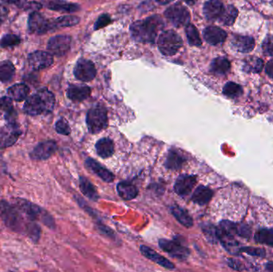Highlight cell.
Segmentation results:
<instances>
[{"mask_svg": "<svg viewBox=\"0 0 273 272\" xmlns=\"http://www.w3.org/2000/svg\"><path fill=\"white\" fill-rule=\"evenodd\" d=\"M171 211L174 217L178 220L182 225L186 227H190L193 226V219L188 214L186 211L180 208L178 206H173L171 208Z\"/></svg>", "mask_w": 273, "mask_h": 272, "instance_id": "obj_31", "label": "cell"}, {"mask_svg": "<svg viewBox=\"0 0 273 272\" xmlns=\"http://www.w3.org/2000/svg\"><path fill=\"white\" fill-rule=\"evenodd\" d=\"M159 246L164 251L169 253L171 256L178 259H185L189 256V249L181 244L179 240H168V239H160Z\"/></svg>", "mask_w": 273, "mask_h": 272, "instance_id": "obj_9", "label": "cell"}, {"mask_svg": "<svg viewBox=\"0 0 273 272\" xmlns=\"http://www.w3.org/2000/svg\"><path fill=\"white\" fill-rule=\"evenodd\" d=\"M266 73L268 76L271 77L273 79V60L268 62L266 65Z\"/></svg>", "mask_w": 273, "mask_h": 272, "instance_id": "obj_49", "label": "cell"}, {"mask_svg": "<svg viewBox=\"0 0 273 272\" xmlns=\"http://www.w3.org/2000/svg\"><path fill=\"white\" fill-rule=\"evenodd\" d=\"M263 50L265 55L273 57V36L266 38L263 43Z\"/></svg>", "mask_w": 273, "mask_h": 272, "instance_id": "obj_42", "label": "cell"}, {"mask_svg": "<svg viewBox=\"0 0 273 272\" xmlns=\"http://www.w3.org/2000/svg\"><path fill=\"white\" fill-rule=\"evenodd\" d=\"M255 239L257 243L273 246V230L265 228L259 230L255 235Z\"/></svg>", "mask_w": 273, "mask_h": 272, "instance_id": "obj_37", "label": "cell"}, {"mask_svg": "<svg viewBox=\"0 0 273 272\" xmlns=\"http://www.w3.org/2000/svg\"><path fill=\"white\" fill-rule=\"evenodd\" d=\"M97 153L102 158L111 157L114 151V142L109 138H102L96 144Z\"/></svg>", "mask_w": 273, "mask_h": 272, "instance_id": "obj_27", "label": "cell"}, {"mask_svg": "<svg viewBox=\"0 0 273 272\" xmlns=\"http://www.w3.org/2000/svg\"><path fill=\"white\" fill-rule=\"evenodd\" d=\"M163 21L158 16H153L145 20L135 22L130 27L131 36L139 43H153L157 34L163 29Z\"/></svg>", "mask_w": 273, "mask_h": 272, "instance_id": "obj_1", "label": "cell"}, {"mask_svg": "<svg viewBox=\"0 0 273 272\" xmlns=\"http://www.w3.org/2000/svg\"><path fill=\"white\" fill-rule=\"evenodd\" d=\"M79 17L74 16H62L59 18L55 19L53 22H51L52 28H67V27H73L79 24Z\"/></svg>", "mask_w": 273, "mask_h": 272, "instance_id": "obj_33", "label": "cell"}, {"mask_svg": "<svg viewBox=\"0 0 273 272\" xmlns=\"http://www.w3.org/2000/svg\"><path fill=\"white\" fill-rule=\"evenodd\" d=\"M263 63L257 57H250L245 59L243 65V71L246 73H259L263 69Z\"/></svg>", "mask_w": 273, "mask_h": 272, "instance_id": "obj_32", "label": "cell"}, {"mask_svg": "<svg viewBox=\"0 0 273 272\" xmlns=\"http://www.w3.org/2000/svg\"><path fill=\"white\" fill-rule=\"evenodd\" d=\"M203 231H204L205 236L207 237V239L211 241L212 243H215L218 239L216 227H215L214 226H204V227H203Z\"/></svg>", "mask_w": 273, "mask_h": 272, "instance_id": "obj_40", "label": "cell"}, {"mask_svg": "<svg viewBox=\"0 0 273 272\" xmlns=\"http://www.w3.org/2000/svg\"><path fill=\"white\" fill-rule=\"evenodd\" d=\"M79 186H80L81 191L87 196L89 199L96 201L99 198V194L97 192L96 188L93 185L92 183L90 180L85 178L83 176H81L79 179Z\"/></svg>", "mask_w": 273, "mask_h": 272, "instance_id": "obj_29", "label": "cell"}, {"mask_svg": "<svg viewBox=\"0 0 273 272\" xmlns=\"http://www.w3.org/2000/svg\"><path fill=\"white\" fill-rule=\"evenodd\" d=\"M182 44L181 38L173 30L162 32L157 41L160 51L166 56L174 55L182 47Z\"/></svg>", "mask_w": 273, "mask_h": 272, "instance_id": "obj_2", "label": "cell"}, {"mask_svg": "<svg viewBox=\"0 0 273 272\" xmlns=\"http://www.w3.org/2000/svg\"><path fill=\"white\" fill-rule=\"evenodd\" d=\"M230 67L231 65L228 59L223 57L216 58L211 63L210 71L215 75L222 76L229 71Z\"/></svg>", "mask_w": 273, "mask_h": 272, "instance_id": "obj_26", "label": "cell"}, {"mask_svg": "<svg viewBox=\"0 0 273 272\" xmlns=\"http://www.w3.org/2000/svg\"><path fill=\"white\" fill-rule=\"evenodd\" d=\"M17 208L32 220L38 219L41 213V209L38 206L31 204L29 202H20V205L17 206Z\"/></svg>", "mask_w": 273, "mask_h": 272, "instance_id": "obj_30", "label": "cell"}, {"mask_svg": "<svg viewBox=\"0 0 273 272\" xmlns=\"http://www.w3.org/2000/svg\"><path fill=\"white\" fill-rule=\"evenodd\" d=\"M231 43L234 50L240 53H248L255 47V41L249 36H234Z\"/></svg>", "mask_w": 273, "mask_h": 272, "instance_id": "obj_17", "label": "cell"}, {"mask_svg": "<svg viewBox=\"0 0 273 272\" xmlns=\"http://www.w3.org/2000/svg\"><path fill=\"white\" fill-rule=\"evenodd\" d=\"M74 74L77 79L82 82H90L96 76V69L92 62L81 59L75 65Z\"/></svg>", "mask_w": 273, "mask_h": 272, "instance_id": "obj_7", "label": "cell"}, {"mask_svg": "<svg viewBox=\"0 0 273 272\" xmlns=\"http://www.w3.org/2000/svg\"><path fill=\"white\" fill-rule=\"evenodd\" d=\"M28 233H29L30 236L32 239H35V240L39 239L40 237V229L39 226L36 224H30L28 227Z\"/></svg>", "mask_w": 273, "mask_h": 272, "instance_id": "obj_45", "label": "cell"}, {"mask_svg": "<svg viewBox=\"0 0 273 272\" xmlns=\"http://www.w3.org/2000/svg\"><path fill=\"white\" fill-rule=\"evenodd\" d=\"M87 124L89 131L92 133H98L106 129L108 125L106 108L102 106L91 108L87 113Z\"/></svg>", "mask_w": 273, "mask_h": 272, "instance_id": "obj_3", "label": "cell"}, {"mask_svg": "<svg viewBox=\"0 0 273 272\" xmlns=\"http://www.w3.org/2000/svg\"><path fill=\"white\" fill-rule=\"evenodd\" d=\"M29 93V87L24 83L14 85L8 90V97L16 102H23L27 99Z\"/></svg>", "mask_w": 273, "mask_h": 272, "instance_id": "obj_21", "label": "cell"}, {"mask_svg": "<svg viewBox=\"0 0 273 272\" xmlns=\"http://www.w3.org/2000/svg\"><path fill=\"white\" fill-rule=\"evenodd\" d=\"M140 250H141V252H142L144 256H146V258H149L150 260L155 262L157 264L161 265V266L165 267V268L174 269V265L170 261L168 260L167 258H165V257L153 251V250L149 248V247L142 245V246L140 247Z\"/></svg>", "mask_w": 273, "mask_h": 272, "instance_id": "obj_19", "label": "cell"}, {"mask_svg": "<svg viewBox=\"0 0 273 272\" xmlns=\"http://www.w3.org/2000/svg\"><path fill=\"white\" fill-rule=\"evenodd\" d=\"M111 23V19L108 15H102L95 24V29L99 30Z\"/></svg>", "mask_w": 273, "mask_h": 272, "instance_id": "obj_43", "label": "cell"}, {"mask_svg": "<svg viewBox=\"0 0 273 272\" xmlns=\"http://www.w3.org/2000/svg\"><path fill=\"white\" fill-rule=\"evenodd\" d=\"M16 73L14 65L11 62L6 61L0 64V81L2 83L10 82Z\"/></svg>", "mask_w": 273, "mask_h": 272, "instance_id": "obj_34", "label": "cell"}, {"mask_svg": "<svg viewBox=\"0 0 273 272\" xmlns=\"http://www.w3.org/2000/svg\"><path fill=\"white\" fill-rule=\"evenodd\" d=\"M184 1L189 5H193L195 4V0H184Z\"/></svg>", "mask_w": 273, "mask_h": 272, "instance_id": "obj_52", "label": "cell"}, {"mask_svg": "<svg viewBox=\"0 0 273 272\" xmlns=\"http://www.w3.org/2000/svg\"><path fill=\"white\" fill-rule=\"evenodd\" d=\"M0 213L4 223L15 231H20L23 227L24 219L17 207L11 205L8 202L0 203Z\"/></svg>", "mask_w": 273, "mask_h": 272, "instance_id": "obj_4", "label": "cell"}, {"mask_svg": "<svg viewBox=\"0 0 273 272\" xmlns=\"http://www.w3.org/2000/svg\"><path fill=\"white\" fill-rule=\"evenodd\" d=\"M0 114L5 117L8 122H15L16 113L13 107L12 99L9 97H4L0 99Z\"/></svg>", "mask_w": 273, "mask_h": 272, "instance_id": "obj_23", "label": "cell"}, {"mask_svg": "<svg viewBox=\"0 0 273 272\" xmlns=\"http://www.w3.org/2000/svg\"><path fill=\"white\" fill-rule=\"evenodd\" d=\"M28 63L35 71H41L53 64V55L45 51H35L28 56Z\"/></svg>", "mask_w": 273, "mask_h": 272, "instance_id": "obj_11", "label": "cell"}, {"mask_svg": "<svg viewBox=\"0 0 273 272\" xmlns=\"http://www.w3.org/2000/svg\"><path fill=\"white\" fill-rule=\"evenodd\" d=\"M21 135L20 126L15 122H8L0 129V149H6L14 145Z\"/></svg>", "mask_w": 273, "mask_h": 272, "instance_id": "obj_6", "label": "cell"}, {"mask_svg": "<svg viewBox=\"0 0 273 272\" xmlns=\"http://www.w3.org/2000/svg\"><path fill=\"white\" fill-rule=\"evenodd\" d=\"M185 159L177 151L170 150L165 160V166L172 170H177L182 167Z\"/></svg>", "mask_w": 273, "mask_h": 272, "instance_id": "obj_28", "label": "cell"}, {"mask_svg": "<svg viewBox=\"0 0 273 272\" xmlns=\"http://www.w3.org/2000/svg\"><path fill=\"white\" fill-rule=\"evenodd\" d=\"M242 92L243 90H242L241 86L232 82L227 83L223 88V94L228 98H238L241 95Z\"/></svg>", "mask_w": 273, "mask_h": 272, "instance_id": "obj_38", "label": "cell"}, {"mask_svg": "<svg viewBox=\"0 0 273 272\" xmlns=\"http://www.w3.org/2000/svg\"><path fill=\"white\" fill-rule=\"evenodd\" d=\"M48 8L50 10L55 12H67V13H73L80 10V6L76 4L67 2L63 0H55L51 1L48 4Z\"/></svg>", "mask_w": 273, "mask_h": 272, "instance_id": "obj_22", "label": "cell"}, {"mask_svg": "<svg viewBox=\"0 0 273 272\" xmlns=\"http://www.w3.org/2000/svg\"><path fill=\"white\" fill-rule=\"evenodd\" d=\"M91 88L87 86L71 85L67 90V97L73 102H83L91 95Z\"/></svg>", "mask_w": 273, "mask_h": 272, "instance_id": "obj_18", "label": "cell"}, {"mask_svg": "<svg viewBox=\"0 0 273 272\" xmlns=\"http://www.w3.org/2000/svg\"><path fill=\"white\" fill-rule=\"evenodd\" d=\"M57 149V144L54 141H47L39 144L33 149L31 157L34 160H46L51 157Z\"/></svg>", "mask_w": 273, "mask_h": 272, "instance_id": "obj_13", "label": "cell"}, {"mask_svg": "<svg viewBox=\"0 0 273 272\" xmlns=\"http://www.w3.org/2000/svg\"><path fill=\"white\" fill-rule=\"evenodd\" d=\"M224 10V4L220 0H208L203 8L204 17L209 21L219 20Z\"/></svg>", "mask_w": 273, "mask_h": 272, "instance_id": "obj_15", "label": "cell"}, {"mask_svg": "<svg viewBox=\"0 0 273 272\" xmlns=\"http://www.w3.org/2000/svg\"><path fill=\"white\" fill-rule=\"evenodd\" d=\"M24 110L26 114L31 116L40 115L44 113L48 114L44 98H42L41 95L38 92L26 100Z\"/></svg>", "mask_w": 273, "mask_h": 272, "instance_id": "obj_10", "label": "cell"}, {"mask_svg": "<svg viewBox=\"0 0 273 272\" xmlns=\"http://www.w3.org/2000/svg\"><path fill=\"white\" fill-rule=\"evenodd\" d=\"M241 251H244L247 254L254 255V256L263 257L265 255V251L261 248H254V247H247L241 248Z\"/></svg>", "mask_w": 273, "mask_h": 272, "instance_id": "obj_44", "label": "cell"}, {"mask_svg": "<svg viewBox=\"0 0 273 272\" xmlns=\"http://www.w3.org/2000/svg\"><path fill=\"white\" fill-rule=\"evenodd\" d=\"M165 18L176 28L186 26L190 21V14L188 9L180 3L169 7L165 12Z\"/></svg>", "mask_w": 273, "mask_h": 272, "instance_id": "obj_5", "label": "cell"}, {"mask_svg": "<svg viewBox=\"0 0 273 272\" xmlns=\"http://www.w3.org/2000/svg\"><path fill=\"white\" fill-rule=\"evenodd\" d=\"M52 28L51 22L37 12H32L28 18V30L31 33L43 35Z\"/></svg>", "mask_w": 273, "mask_h": 272, "instance_id": "obj_12", "label": "cell"}, {"mask_svg": "<svg viewBox=\"0 0 273 272\" xmlns=\"http://www.w3.org/2000/svg\"><path fill=\"white\" fill-rule=\"evenodd\" d=\"M204 40L211 45L216 46L225 41L227 34L224 30L217 27H208L203 32Z\"/></svg>", "mask_w": 273, "mask_h": 272, "instance_id": "obj_16", "label": "cell"}, {"mask_svg": "<svg viewBox=\"0 0 273 272\" xmlns=\"http://www.w3.org/2000/svg\"><path fill=\"white\" fill-rule=\"evenodd\" d=\"M20 38L19 36H16V35H6L2 38V40H0V46L4 47H16V46L20 44Z\"/></svg>", "mask_w": 273, "mask_h": 272, "instance_id": "obj_39", "label": "cell"}, {"mask_svg": "<svg viewBox=\"0 0 273 272\" xmlns=\"http://www.w3.org/2000/svg\"><path fill=\"white\" fill-rule=\"evenodd\" d=\"M249 228L247 226L242 224V225H237V235L244 238H248L250 236Z\"/></svg>", "mask_w": 273, "mask_h": 272, "instance_id": "obj_46", "label": "cell"}, {"mask_svg": "<svg viewBox=\"0 0 273 272\" xmlns=\"http://www.w3.org/2000/svg\"><path fill=\"white\" fill-rule=\"evenodd\" d=\"M196 183H197L196 176L192 175H181L175 183V192L178 194L179 196H187L190 193Z\"/></svg>", "mask_w": 273, "mask_h": 272, "instance_id": "obj_14", "label": "cell"}, {"mask_svg": "<svg viewBox=\"0 0 273 272\" xmlns=\"http://www.w3.org/2000/svg\"><path fill=\"white\" fill-rule=\"evenodd\" d=\"M119 196L126 200H133L138 196V190L137 187L131 183L120 182L117 186Z\"/></svg>", "mask_w": 273, "mask_h": 272, "instance_id": "obj_25", "label": "cell"}, {"mask_svg": "<svg viewBox=\"0 0 273 272\" xmlns=\"http://www.w3.org/2000/svg\"><path fill=\"white\" fill-rule=\"evenodd\" d=\"M8 8L4 6L3 4H0V25L4 24V22L6 21L8 16Z\"/></svg>", "mask_w": 273, "mask_h": 272, "instance_id": "obj_47", "label": "cell"}, {"mask_svg": "<svg viewBox=\"0 0 273 272\" xmlns=\"http://www.w3.org/2000/svg\"><path fill=\"white\" fill-rule=\"evenodd\" d=\"M185 32H186L187 39L191 46L200 47L201 45V40L197 28L193 24H189L185 26Z\"/></svg>", "mask_w": 273, "mask_h": 272, "instance_id": "obj_36", "label": "cell"}, {"mask_svg": "<svg viewBox=\"0 0 273 272\" xmlns=\"http://www.w3.org/2000/svg\"><path fill=\"white\" fill-rule=\"evenodd\" d=\"M86 165L87 168H90L93 172H95L97 176H99L106 182H112L114 180V176L112 172H110L108 169L102 166L99 162H97L95 160L91 158L87 159L86 161Z\"/></svg>", "mask_w": 273, "mask_h": 272, "instance_id": "obj_20", "label": "cell"}, {"mask_svg": "<svg viewBox=\"0 0 273 272\" xmlns=\"http://www.w3.org/2000/svg\"><path fill=\"white\" fill-rule=\"evenodd\" d=\"M2 1L8 4H16L18 7H22L26 2V0H2Z\"/></svg>", "mask_w": 273, "mask_h": 272, "instance_id": "obj_48", "label": "cell"}, {"mask_svg": "<svg viewBox=\"0 0 273 272\" xmlns=\"http://www.w3.org/2000/svg\"><path fill=\"white\" fill-rule=\"evenodd\" d=\"M55 129L59 134H62V135H69L71 133L69 124L67 123V121L64 119H60L58 121L57 123L55 125Z\"/></svg>", "mask_w": 273, "mask_h": 272, "instance_id": "obj_41", "label": "cell"}, {"mask_svg": "<svg viewBox=\"0 0 273 272\" xmlns=\"http://www.w3.org/2000/svg\"><path fill=\"white\" fill-rule=\"evenodd\" d=\"M156 1H157L158 4L165 5V4H168L169 3L172 2L173 0H156Z\"/></svg>", "mask_w": 273, "mask_h": 272, "instance_id": "obj_50", "label": "cell"}, {"mask_svg": "<svg viewBox=\"0 0 273 272\" xmlns=\"http://www.w3.org/2000/svg\"><path fill=\"white\" fill-rule=\"evenodd\" d=\"M212 195H213V192L210 188L201 185L195 190L194 193L192 196V200L194 202L195 204L204 205L210 201Z\"/></svg>", "mask_w": 273, "mask_h": 272, "instance_id": "obj_24", "label": "cell"}, {"mask_svg": "<svg viewBox=\"0 0 273 272\" xmlns=\"http://www.w3.org/2000/svg\"><path fill=\"white\" fill-rule=\"evenodd\" d=\"M266 268H267V270H270V271H273L272 262H269V263H267V264L266 265Z\"/></svg>", "mask_w": 273, "mask_h": 272, "instance_id": "obj_51", "label": "cell"}, {"mask_svg": "<svg viewBox=\"0 0 273 272\" xmlns=\"http://www.w3.org/2000/svg\"><path fill=\"white\" fill-rule=\"evenodd\" d=\"M238 12L236 8L232 5L224 8L222 15L219 19V21L225 26H232L237 17Z\"/></svg>", "mask_w": 273, "mask_h": 272, "instance_id": "obj_35", "label": "cell"}, {"mask_svg": "<svg viewBox=\"0 0 273 272\" xmlns=\"http://www.w3.org/2000/svg\"><path fill=\"white\" fill-rule=\"evenodd\" d=\"M71 38L68 36H57L51 38L48 43L49 53L58 57H61L69 51L71 48Z\"/></svg>", "mask_w": 273, "mask_h": 272, "instance_id": "obj_8", "label": "cell"}]
</instances>
